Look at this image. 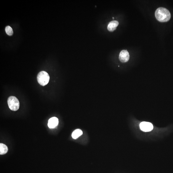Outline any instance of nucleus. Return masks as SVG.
I'll use <instances>...</instances> for the list:
<instances>
[{
  "label": "nucleus",
  "mask_w": 173,
  "mask_h": 173,
  "mask_svg": "<svg viewBox=\"0 0 173 173\" xmlns=\"http://www.w3.org/2000/svg\"><path fill=\"white\" fill-rule=\"evenodd\" d=\"M156 19L161 22H167L171 17V14L169 11L163 7H159L155 12Z\"/></svg>",
  "instance_id": "nucleus-1"
},
{
  "label": "nucleus",
  "mask_w": 173,
  "mask_h": 173,
  "mask_svg": "<svg viewBox=\"0 0 173 173\" xmlns=\"http://www.w3.org/2000/svg\"><path fill=\"white\" fill-rule=\"evenodd\" d=\"M50 77L46 71H42L39 73L37 76V81L39 84L42 86L46 85L48 83Z\"/></svg>",
  "instance_id": "nucleus-2"
},
{
  "label": "nucleus",
  "mask_w": 173,
  "mask_h": 173,
  "mask_svg": "<svg viewBox=\"0 0 173 173\" xmlns=\"http://www.w3.org/2000/svg\"><path fill=\"white\" fill-rule=\"evenodd\" d=\"M7 103L11 110L16 111L20 107V103L17 98L13 96L9 97L7 100Z\"/></svg>",
  "instance_id": "nucleus-3"
},
{
  "label": "nucleus",
  "mask_w": 173,
  "mask_h": 173,
  "mask_svg": "<svg viewBox=\"0 0 173 173\" xmlns=\"http://www.w3.org/2000/svg\"><path fill=\"white\" fill-rule=\"evenodd\" d=\"M140 128L142 131L144 132L151 131L153 129V126L150 122H142L140 124Z\"/></svg>",
  "instance_id": "nucleus-4"
},
{
  "label": "nucleus",
  "mask_w": 173,
  "mask_h": 173,
  "mask_svg": "<svg viewBox=\"0 0 173 173\" xmlns=\"http://www.w3.org/2000/svg\"><path fill=\"white\" fill-rule=\"evenodd\" d=\"M130 58L129 53L127 50H122L120 53L119 59L122 63L128 61Z\"/></svg>",
  "instance_id": "nucleus-5"
},
{
  "label": "nucleus",
  "mask_w": 173,
  "mask_h": 173,
  "mask_svg": "<svg viewBox=\"0 0 173 173\" xmlns=\"http://www.w3.org/2000/svg\"><path fill=\"white\" fill-rule=\"evenodd\" d=\"M58 119L56 117H53L49 120L48 126L50 129L54 128L56 127L58 124Z\"/></svg>",
  "instance_id": "nucleus-6"
},
{
  "label": "nucleus",
  "mask_w": 173,
  "mask_h": 173,
  "mask_svg": "<svg viewBox=\"0 0 173 173\" xmlns=\"http://www.w3.org/2000/svg\"><path fill=\"white\" fill-rule=\"evenodd\" d=\"M118 25L119 23L118 21H111L108 24V30L110 31H113L116 30Z\"/></svg>",
  "instance_id": "nucleus-7"
},
{
  "label": "nucleus",
  "mask_w": 173,
  "mask_h": 173,
  "mask_svg": "<svg viewBox=\"0 0 173 173\" xmlns=\"http://www.w3.org/2000/svg\"><path fill=\"white\" fill-rule=\"evenodd\" d=\"M82 134H83V132L82 130L80 129H77L74 130L71 136L73 139H76L80 136Z\"/></svg>",
  "instance_id": "nucleus-8"
},
{
  "label": "nucleus",
  "mask_w": 173,
  "mask_h": 173,
  "mask_svg": "<svg viewBox=\"0 0 173 173\" xmlns=\"http://www.w3.org/2000/svg\"><path fill=\"white\" fill-rule=\"evenodd\" d=\"M8 151L7 146L3 144H0V154L3 155L6 154Z\"/></svg>",
  "instance_id": "nucleus-9"
},
{
  "label": "nucleus",
  "mask_w": 173,
  "mask_h": 173,
  "mask_svg": "<svg viewBox=\"0 0 173 173\" xmlns=\"http://www.w3.org/2000/svg\"><path fill=\"white\" fill-rule=\"evenodd\" d=\"M5 31L6 33L9 36H11L13 34V29L10 26H8L5 28Z\"/></svg>",
  "instance_id": "nucleus-10"
},
{
  "label": "nucleus",
  "mask_w": 173,
  "mask_h": 173,
  "mask_svg": "<svg viewBox=\"0 0 173 173\" xmlns=\"http://www.w3.org/2000/svg\"><path fill=\"white\" fill-rule=\"evenodd\" d=\"M113 19H114V17H113Z\"/></svg>",
  "instance_id": "nucleus-11"
}]
</instances>
